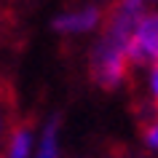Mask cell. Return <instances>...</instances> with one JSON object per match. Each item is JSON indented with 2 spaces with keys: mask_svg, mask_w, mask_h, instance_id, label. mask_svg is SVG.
<instances>
[{
  "mask_svg": "<svg viewBox=\"0 0 158 158\" xmlns=\"http://www.w3.org/2000/svg\"><path fill=\"white\" fill-rule=\"evenodd\" d=\"M145 6H148L145 0H115V6L105 14L99 38L89 54V75L102 91H118L126 83L131 70L126 56V43L139 16L148 11Z\"/></svg>",
  "mask_w": 158,
  "mask_h": 158,
  "instance_id": "cell-1",
  "label": "cell"
},
{
  "mask_svg": "<svg viewBox=\"0 0 158 158\" xmlns=\"http://www.w3.org/2000/svg\"><path fill=\"white\" fill-rule=\"evenodd\" d=\"M129 64L148 70L158 62V11H145L126 43Z\"/></svg>",
  "mask_w": 158,
  "mask_h": 158,
  "instance_id": "cell-2",
  "label": "cell"
},
{
  "mask_svg": "<svg viewBox=\"0 0 158 158\" xmlns=\"http://www.w3.org/2000/svg\"><path fill=\"white\" fill-rule=\"evenodd\" d=\"M105 24V11L99 6H83V8H73V11H62L51 19L54 32L59 35H89L102 30Z\"/></svg>",
  "mask_w": 158,
  "mask_h": 158,
  "instance_id": "cell-3",
  "label": "cell"
},
{
  "mask_svg": "<svg viewBox=\"0 0 158 158\" xmlns=\"http://www.w3.org/2000/svg\"><path fill=\"white\" fill-rule=\"evenodd\" d=\"M32 158H59V118H48L40 129V137L35 139Z\"/></svg>",
  "mask_w": 158,
  "mask_h": 158,
  "instance_id": "cell-4",
  "label": "cell"
},
{
  "mask_svg": "<svg viewBox=\"0 0 158 158\" xmlns=\"http://www.w3.org/2000/svg\"><path fill=\"white\" fill-rule=\"evenodd\" d=\"M35 150V134L30 126H16L6 145V158H32Z\"/></svg>",
  "mask_w": 158,
  "mask_h": 158,
  "instance_id": "cell-5",
  "label": "cell"
},
{
  "mask_svg": "<svg viewBox=\"0 0 158 158\" xmlns=\"http://www.w3.org/2000/svg\"><path fill=\"white\" fill-rule=\"evenodd\" d=\"M142 142H145L148 150L158 153V107H156V113H153V118L145 123V129H142Z\"/></svg>",
  "mask_w": 158,
  "mask_h": 158,
  "instance_id": "cell-6",
  "label": "cell"
},
{
  "mask_svg": "<svg viewBox=\"0 0 158 158\" xmlns=\"http://www.w3.org/2000/svg\"><path fill=\"white\" fill-rule=\"evenodd\" d=\"M148 94L153 107H158V62L153 67H148Z\"/></svg>",
  "mask_w": 158,
  "mask_h": 158,
  "instance_id": "cell-7",
  "label": "cell"
},
{
  "mask_svg": "<svg viewBox=\"0 0 158 158\" xmlns=\"http://www.w3.org/2000/svg\"><path fill=\"white\" fill-rule=\"evenodd\" d=\"M0 131H3V113H0Z\"/></svg>",
  "mask_w": 158,
  "mask_h": 158,
  "instance_id": "cell-8",
  "label": "cell"
},
{
  "mask_svg": "<svg viewBox=\"0 0 158 158\" xmlns=\"http://www.w3.org/2000/svg\"><path fill=\"white\" fill-rule=\"evenodd\" d=\"M145 3H156V0H145Z\"/></svg>",
  "mask_w": 158,
  "mask_h": 158,
  "instance_id": "cell-9",
  "label": "cell"
}]
</instances>
